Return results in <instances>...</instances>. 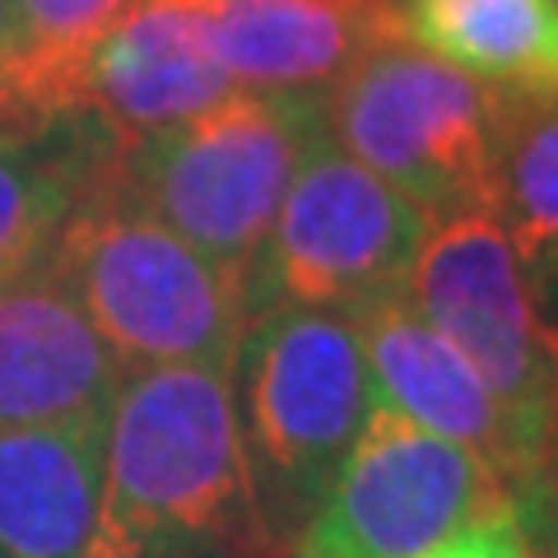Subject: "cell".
<instances>
[{
  "mask_svg": "<svg viewBox=\"0 0 558 558\" xmlns=\"http://www.w3.org/2000/svg\"><path fill=\"white\" fill-rule=\"evenodd\" d=\"M238 433L233 368L126 373L102 433L98 512L84 558H266Z\"/></svg>",
  "mask_w": 558,
  "mask_h": 558,
  "instance_id": "1",
  "label": "cell"
},
{
  "mask_svg": "<svg viewBox=\"0 0 558 558\" xmlns=\"http://www.w3.org/2000/svg\"><path fill=\"white\" fill-rule=\"evenodd\" d=\"M10 57H14V20L10 0H0V117H5V89H10Z\"/></svg>",
  "mask_w": 558,
  "mask_h": 558,
  "instance_id": "22",
  "label": "cell"
},
{
  "mask_svg": "<svg viewBox=\"0 0 558 558\" xmlns=\"http://www.w3.org/2000/svg\"><path fill=\"white\" fill-rule=\"evenodd\" d=\"M424 558H531V549H526V535H521L517 517H508V521H484V526L451 535Z\"/></svg>",
  "mask_w": 558,
  "mask_h": 558,
  "instance_id": "18",
  "label": "cell"
},
{
  "mask_svg": "<svg viewBox=\"0 0 558 558\" xmlns=\"http://www.w3.org/2000/svg\"><path fill=\"white\" fill-rule=\"evenodd\" d=\"M521 508H535L539 517H549L554 526H558V438H554V451H549V470H545V484H539L531 498H521Z\"/></svg>",
  "mask_w": 558,
  "mask_h": 558,
  "instance_id": "21",
  "label": "cell"
},
{
  "mask_svg": "<svg viewBox=\"0 0 558 558\" xmlns=\"http://www.w3.org/2000/svg\"><path fill=\"white\" fill-rule=\"evenodd\" d=\"M517 526L526 535L531 558H558V526L549 517H539L535 508H517Z\"/></svg>",
  "mask_w": 558,
  "mask_h": 558,
  "instance_id": "20",
  "label": "cell"
},
{
  "mask_svg": "<svg viewBox=\"0 0 558 558\" xmlns=\"http://www.w3.org/2000/svg\"><path fill=\"white\" fill-rule=\"evenodd\" d=\"M502 89L414 43L373 47L326 89V135L428 223L484 209Z\"/></svg>",
  "mask_w": 558,
  "mask_h": 558,
  "instance_id": "6",
  "label": "cell"
},
{
  "mask_svg": "<svg viewBox=\"0 0 558 558\" xmlns=\"http://www.w3.org/2000/svg\"><path fill=\"white\" fill-rule=\"evenodd\" d=\"M238 94L219 65L201 0H135L102 33L75 80V108L94 112L121 145Z\"/></svg>",
  "mask_w": 558,
  "mask_h": 558,
  "instance_id": "9",
  "label": "cell"
},
{
  "mask_svg": "<svg viewBox=\"0 0 558 558\" xmlns=\"http://www.w3.org/2000/svg\"><path fill=\"white\" fill-rule=\"evenodd\" d=\"M526 279H531V293H535L539 317H545L558 330V252H549L539 266H531Z\"/></svg>",
  "mask_w": 558,
  "mask_h": 558,
  "instance_id": "19",
  "label": "cell"
},
{
  "mask_svg": "<svg viewBox=\"0 0 558 558\" xmlns=\"http://www.w3.org/2000/svg\"><path fill=\"white\" fill-rule=\"evenodd\" d=\"M121 363L47 266L0 284V424L38 428L112 410Z\"/></svg>",
  "mask_w": 558,
  "mask_h": 558,
  "instance_id": "10",
  "label": "cell"
},
{
  "mask_svg": "<svg viewBox=\"0 0 558 558\" xmlns=\"http://www.w3.org/2000/svg\"><path fill=\"white\" fill-rule=\"evenodd\" d=\"M317 140H326V94L238 89L178 126L121 145L117 182L242 279Z\"/></svg>",
  "mask_w": 558,
  "mask_h": 558,
  "instance_id": "4",
  "label": "cell"
},
{
  "mask_svg": "<svg viewBox=\"0 0 558 558\" xmlns=\"http://www.w3.org/2000/svg\"><path fill=\"white\" fill-rule=\"evenodd\" d=\"M484 215L526 270L558 252V94H502Z\"/></svg>",
  "mask_w": 558,
  "mask_h": 558,
  "instance_id": "16",
  "label": "cell"
},
{
  "mask_svg": "<svg viewBox=\"0 0 558 558\" xmlns=\"http://www.w3.org/2000/svg\"><path fill=\"white\" fill-rule=\"evenodd\" d=\"M410 307L465 354L512 433L521 498L545 484L558 438V330L508 233L484 209L433 219L405 284ZM521 508V502H517Z\"/></svg>",
  "mask_w": 558,
  "mask_h": 558,
  "instance_id": "5",
  "label": "cell"
},
{
  "mask_svg": "<svg viewBox=\"0 0 558 558\" xmlns=\"http://www.w3.org/2000/svg\"><path fill=\"white\" fill-rule=\"evenodd\" d=\"M424 233L428 219L326 135L293 172L275 229L242 275L247 322L270 307L359 317L405 293Z\"/></svg>",
  "mask_w": 558,
  "mask_h": 558,
  "instance_id": "7",
  "label": "cell"
},
{
  "mask_svg": "<svg viewBox=\"0 0 558 558\" xmlns=\"http://www.w3.org/2000/svg\"><path fill=\"white\" fill-rule=\"evenodd\" d=\"M117 154L121 140L84 108L0 117V284L43 266Z\"/></svg>",
  "mask_w": 558,
  "mask_h": 558,
  "instance_id": "13",
  "label": "cell"
},
{
  "mask_svg": "<svg viewBox=\"0 0 558 558\" xmlns=\"http://www.w3.org/2000/svg\"><path fill=\"white\" fill-rule=\"evenodd\" d=\"M43 266L89 317L121 373L168 363L233 368L247 326L242 279L126 196L117 163L65 219Z\"/></svg>",
  "mask_w": 558,
  "mask_h": 558,
  "instance_id": "2",
  "label": "cell"
},
{
  "mask_svg": "<svg viewBox=\"0 0 558 558\" xmlns=\"http://www.w3.org/2000/svg\"><path fill=\"white\" fill-rule=\"evenodd\" d=\"M517 517V498L475 451L373 405L326 498L293 539L299 558H424L484 521Z\"/></svg>",
  "mask_w": 558,
  "mask_h": 558,
  "instance_id": "8",
  "label": "cell"
},
{
  "mask_svg": "<svg viewBox=\"0 0 558 558\" xmlns=\"http://www.w3.org/2000/svg\"><path fill=\"white\" fill-rule=\"evenodd\" d=\"M400 33L502 94H558V0H400Z\"/></svg>",
  "mask_w": 558,
  "mask_h": 558,
  "instance_id": "15",
  "label": "cell"
},
{
  "mask_svg": "<svg viewBox=\"0 0 558 558\" xmlns=\"http://www.w3.org/2000/svg\"><path fill=\"white\" fill-rule=\"evenodd\" d=\"M354 326L363 340V359H368L377 405H387L396 414H405L410 424L475 451L521 502V475H517L508 418H502L498 400L488 396V387L465 363L461 349L418 317L405 293L363 307Z\"/></svg>",
  "mask_w": 558,
  "mask_h": 558,
  "instance_id": "12",
  "label": "cell"
},
{
  "mask_svg": "<svg viewBox=\"0 0 558 558\" xmlns=\"http://www.w3.org/2000/svg\"><path fill=\"white\" fill-rule=\"evenodd\" d=\"M135 0H10L14 57H10V112H65L75 108V80L98 38Z\"/></svg>",
  "mask_w": 558,
  "mask_h": 558,
  "instance_id": "17",
  "label": "cell"
},
{
  "mask_svg": "<svg viewBox=\"0 0 558 558\" xmlns=\"http://www.w3.org/2000/svg\"><path fill=\"white\" fill-rule=\"evenodd\" d=\"M108 414L0 424V558H84L98 512Z\"/></svg>",
  "mask_w": 558,
  "mask_h": 558,
  "instance_id": "14",
  "label": "cell"
},
{
  "mask_svg": "<svg viewBox=\"0 0 558 558\" xmlns=\"http://www.w3.org/2000/svg\"><path fill=\"white\" fill-rule=\"evenodd\" d=\"M238 89L326 94L373 47L405 38L400 0H201Z\"/></svg>",
  "mask_w": 558,
  "mask_h": 558,
  "instance_id": "11",
  "label": "cell"
},
{
  "mask_svg": "<svg viewBox=\"0 0 558 558\" xmlns=\"http://www.w3.org/2000/svg\"><path fill=\"white\" fill-rule=\"evenodd\" d=\"M233 405L270 545L299 539L377 405L354 317L270 307L242 326Z\"/></svg>",
  "mask_w": 558,
  "mask_h": 558,
  "instance_id": "3",
  "label": "cell"
}]
</instances>
